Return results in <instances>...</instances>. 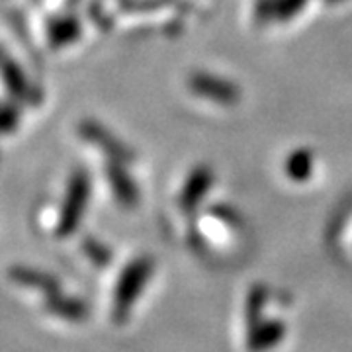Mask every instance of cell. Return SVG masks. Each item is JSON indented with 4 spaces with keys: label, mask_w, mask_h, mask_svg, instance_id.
<instances>
[{
    "label": "cell",
    "mask_w": 352,
    "mask_h": 352,
    "mask_svg": "<svg viewBox=\"0 0 352 352\" xmlns=\"http://www.w3.org/2000/svg\"><path fill=\"white\" fill-rule=\"evenodd\" d=\"M10 278H12L16 284H20V286L38 288L41 289V292H45L47 296H55V294L59 292V284H57V280H53L50 274H43V272L32 270V268H25V266L12 268Z\"/></svg>",
    "instance_id": "7a4b0ae2"
},
{
    "label": "cell",
    "mask_w": 352,
    "mask_h": 352,
    "mask_svg": "<svg viewBox=\"0 0 352 352\" xmlns=\"http://www.w3.org/2000/svg\"><path fill=\"white\" fill-rule=\"evenodd\" d=\"M45 309L51 311L53 315H59V317H65V319H82L87 309L80 302H75V300H69V298H61V296H50L47 302H45Z\"/></svg>",
    "instance_id": "3957f363"
},
{
    "label": "cell",
    "mask_w": 352,
    "mask_h": 352,
    "mask_svg": "<svg viewBox=\"0 0 352 352\" xmlns=\"http://www.w3.org/2000/svg\"><path fill=\"white\" fill-rule=\"evenodd\" d=\"M78 34V25L75 20H61L55 25H51V41L55 45H61V43H69L73 41Z\"/></svg>",
    "instance_id": "8992f818"
},
{
    "label": "cell",
    "mask_w": 352,
    "mask_h": 352,
    "mask_svg": "<svg viewBox=\"0 0 352 352\" xmlns=\"http://www.w3.org/2000/svg\"><path fill=\"white\" fill-rule=\"evenodd\" d=\"M88 200V176L76 173L69 184V194L63 206V215L59 219V235H69L75 231L76 223L80 219L82 208Z\"/></svg>",
    "instance_id": "6da1fadb"
},
{
    "label": "cell",
    "mask_w": 352,
    "mask_h": 352,
    "mask_svg": "<svg viewBox=\"0 0 352 352\" xmlns=\"http://www.w3.org/2000/svg\"><path fill=\"white\" fill-rule=\"evenodd\" d=\"M141 270L138 266L129 268L126 272V276L122 280V286H120V298H118V307H127V302L131 300V296L138 294L139 280H141Z\"/></svg>",
    "instance_id": "277c9868"
},
{
    "label": "cell",
    "mask_w": 352,
    "mask_h": 352,
    "mask_svg": "<svg viewBox=\"0 0 352 352\" xmlns=\"http://www.w3.org/2000/svg\"><path fill=\"white\" fill-rule=\"evenodd\" d=\"M194 85H196V90L200 92V94H208V96H215V98H221V100H231L233 96H235V92L229 88V85H223V82H215V80H210V78H201L198 76L196 80H194Z\"/></svg>",
    "instance_id": "5b68a950"
}]
</instances>
